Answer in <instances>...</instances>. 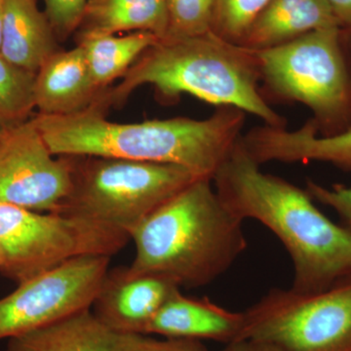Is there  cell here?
I'll return each instance as SVG.
<instances>
[{
	"label": "cell",
	"mask_w": 351,
	"mask_h": 351,
	"mask_svg": "<svg viewBox=\"0 0 351 351\" xmlns=\"http://www.w3.org/2000/svg\"><path fill=\"white\" fill-rule=\"evenodd\" d=\"M213 182L234 216L260 221L282 242L294 267L292 290L320 292L351 278V233L327 218L306 189L263 173L241 137Z\"/></svg>",
	"instance_id": "obj_1"
},
{
	"label": "cell",
	"mask_w": 351,
	"mask_h": 351,
	"mask_svg": "<svg viewBox=\"0 0 351 351\" xmlns=\"http://www.w3.org/2000/svg\"><path fill=\"white\" fill-rule=\"evenodd\" d=\"M246 112L219 107L209 119L188 117L117 123L92 104L69 115L32 119L54 156H96L174 164L213 181L242 136Z\"/></svg>",
	"instance_id": "obj_2"
},
{
	"label": "cell",
	"mask_w": 351,
	"mask_h": 351,
	"mask_svg": "<svg viewBox=\"0 0 351 351\" xmlns=\"http://www.w3.org/2000/svg\"><path fill=\"white\" fill-rule=\"evenodd\" d=\"M261 73L253 50L226 40L213 31L199 36H166L143 53L117 87L98 98L104 110L121 106L137 88L152 85L161 101L189 94L201 101L239 108L265 125L286 128V119L261 93Z\"/></svg>",
	"instance_id": "obj_3"
},
{
	"label": "cell",
	"mask_w": 351,
	"mask_h": 351,
	"mask_svg": "<svg viewBox=\"0 0 351 351\" xmlns=\"http://www.w3.org/2000/svg\"><path fill=\"white\" fill-rule=\"evenodd\" d=\"M212 182L195 180L129 232L136 246L132 269L191 289L232 267L248 246L243 221L225 206Z\"/></svg>",
	"instance_id": "obj_4"
},
{
	"label": "cell",
	"mask_w": 351,
	"mask_h": 351,
	"mask_svg": "<svg viewBox=\"0 0 351 351\" xmlns=\"http://www.w3.org/2000/svg\"><path fill=\"white\" fill-rule=\"evenodd\" d=\"M253 51L263 90L308 108L318 135L327 137L351 128V73L341 47V27L316 29Z\"/></svg>",
	"instance_id": "obj_5"
},
{
	"label": "cell",
	"mask_w": 351,
	"mask_h": 351,
	"mask_svg": "<svg viewBox=\"0 0 351 351\" xmlns=\"http://www.w3.org/2000/svg\"><path fill=\"white\" fill-rule=\"evenodd\" d=\"M71 157L73 189L57 214L99 221L128 234L156 208L201 179L174 164Z\"/></svg>",
	"instance_id": "obj_6"
},
{
	"label": "cell",
	"mask_w": 351,
	"mask_h": 351,
	"mask_svg": "<svg viewBox=\"0 0 351 351\" xmlns=\"http://www.w3.org/2000/svg\"><path fill=\"white\" fill-rule=\"evenodd\" d=\"M129 239L99 221L0 202V272L17 284L80 256L112 257Z\"/></svg>",
	"instance_id": "obj_7"
},
{
	"label": "cell",
	"mask_w": 351,
	"mask_h": 351,
	"mask_svg": "<svg viewBox=\"0 0 351 351\" xmlns=\"http://www.w3.org/2000/svg\"><path fill=\"white\" fill-rule=\"evenodd\" d=\"M243 313L239 341L282 351H351V278L307 294L272 288Z\"/></svg>",
	"instance_id": "obj_8"
},
{
	"label": "cell",
	"mask_w": 351,
	"mask_h": 351,
	"mask_svg": "<svg viewBox=\"0 0 351 351\" xmlns=\"http://www.w3.org/2000/svg\"><path fill=\"white\" fill-rule=\"evenodd\" d=\"M110 263V256H80L18 284L14 292L0 299V339L91 308Z\"/></svg>",
	"instance_id": "obj_9"
},
{
	"label": "cell",
	"mask_w": 351,
	"mask_h": 351,
	"mask_svg": "<svg viewBox=\"0 0 351 351\" xmlns=\"http://www.w3.org/2000/svg\"><path fill=\"white\" fill-rule=\"evenodd\" d=\"M73 184V157L55 158L32 119L7 127L0 143V202L57 214Z\"/></svg>",
	"instance_id": "obj_10"
},
{
	"label": "cell",
	"mask_w": 351,
	"mask_h": 351,
	"mask_svg": "<svg viewBox=\"0 0 351 351\" xmlns=\"http://www.w3.org/2000/svg\"><path fill=\"white\" fill-rule=\"evenodd\" d=\"M181 287L168 277L134 270L108 269L91 311L112 331L145 335L152 318Z\"/></svg>",
	"instance_id": "obj_11"
},
{
	"label": "cell",
	"mask_w": 351,
	"mask_h": 351,
	"mask_svg": "<svg viewBox=\"0 0 351 351\" xmlns=\"http://www.w3.org/2000/svg\"><path fill=\"white\" fill-rule=\"evenodd\" d=\"M242 144L260 165L279 162L320 161L351 171V128L336 135L318 136L313 119L294 131L286 128L254 127L241 136Z\"/></svg>",
	"instance_id": "obj_12"
},
{
	"label": "cell",
	"mask_w": 351,
	"mask_h": 351,
	"mask_svg": "<svg viewBox=\"0 0 351 351\" xmlns=\"http://www.w3.org/2000/svg\"><path fill=\"white\" fill-rule=\"evenodd\" d=\"M105 90L95 84L82 46L59 50L36 73L34 104L39 114L69 115L90 107Z\"/></svg>",
	"instance_id": "obj_13"
},
{
	"label": "cell",
	"mask_w": 351,
	"mask_h": 351,
	"mask_svg": "<svg viewBox=\"0 0 351 351\" xmlns=\"http://www.w3.org/2000/svg\"><path fill=\"white\" fill-rule=\"evenodd\" d=\"M244 321V313L228 311L207 298L186 297L179 290L152 318L145 335L213 339L228 346L239 341Z\"/></svg>",
	"instance_id": "obj_14"
},
{
	"label": "cell",
	"mask_w": 351,
	"mask_h": 351,
	"mask_svg": "<svg viewBox=\"0 0 351 351\" xmlns=\"http://www.w3.org/2000/svg\"><path fill=\"white\" fill-rule=\"evenodd\" d=\"M6 351H133V335L112 331L90 308L9 339Z\"/></svg>",
	"instance_id": "obj_15"
},
{
	"label": "cell",
	"mask_w": 351,
	"mask_h": 351,
	"mask_svg": "<svg viewBox=\"0 0 351 351\" xmlns=\"http://www.w3.org/2000/svg\"><path fill=\"white\" fill-rule=\"evenodd\" d=\"M58 51L56 34L36 0H4L2 57L18 68L36 73Z\"/></svg>",
	"instance_id": "obj_16"
},
{
	"label": "cell",
	"mask_w": 351,
	"mask_h": 351,
	"mask_svg": "<svg viewBox=\"0 0 351 351\" xmlns=\"http://www.w3.org/2000/svg\"><path fill=\"white\" fill-rule=\"evenodd\" d=\"M332 27L339 25L326 0H269L239 45L251 50L267 49L307 32Z\"/></svg>",
	"instance_id": "obj_17"
},
{
	"label": "cell",
	"mask_w": 351,
	"mask_h": 351,
	"mask_svg": "<svg viewBox=\"0 0 351 351\" xmlns=\"http://www.w3.org/2000/svg\"><path fill=\"white\" fill-rule=\"evenodd\" d=\"M82 34L149 32L162 38L169 32L165 0H88Z\"/></svg>",
	"instance_id": "obj_18"
},
{
	"label": "cell",
	"mask_w": 351,
	"mask_h": 351,
	"mask_svg": "<svg viewBox=\"0 0 351 351\" xmlns=\"http://www.w3.org/2000/svg\"><path fill=\"white\" fill-rule=\"evenodd\" d=\"M158 38L149 32H135L124 36L86 34L80 36L77 44L84 51L95 84L99 89L106 90L113 80L123 77Z\"/></svg>",
	"instance_id": "obj_19"
},
{
	"label": "cell",
	"mask_w": 351,
	"mask_h": 351,
	"mask_svg": "<svg viewBox=\"0 0 351 351\" xmlns=\"http://www.w3.org/2000/svg\"><path fill=\"white\" fill-rule=\"evenodd\" d=\"M36 73L14 66L0 55V124L5 127L27 121L34 104Z\"/></svg>",
	"instance_id": "obj_20"
},
{
	"label": "cell",
	"mask_w": 351,
	"mask_h": 351,
	"mask_svg": "<svg viewBox=\"0 0 351 351\" xmlns=\"http://www.w3.org/2000/svg\"><path fill=\"white\" fill-rule=\"evenodd\" d=\"M165 1L169 17L167 36H199L213 29L217 0Z\"/></svg>",
	"instance_id": "obj_21"
},
{
	"label": "cell",
	"mask_w": 351,
	"mask_h": 351,
	"mask_svg": "<svg viewBox=\"0 0 351 351\" xmlns=\"http://www.w3.org/2000/svg\"><path fill=\"white\" fill-rule=\"evenodd\" d=\"M269 0H217L213 31L239 45L249 27Z\"/></svg>",
	"instance_id": "obj_22"
},
{
	"label": "cell",
	"mask_w": 351,
	"mask_h": 351,
	"mask_svg": "<svg viewBox=\"0 0 351 351\" xmlns=\"http://www.w3.org/2000/svg\"><path fill=\"white\" fill-rule=\"evenodd\" d=\"M88 0H43L45 15L57 38L64 39L82 24Z\"/></svg>",
	"instance_id": "obj_23"
},
{
	"label": "cell",
	"mask_w": 351,
	"mask_h": 351,
	"mask_svg": "<svg viewBox=\"0 0 351 351\" xmlns=\"http://www.w3.org/2000/svg\"><path fill=\"white\" fill-rule=\"evenodd\" d=\"M306 191L314 201L334 210L341 219V226L351 233V186L334 184L327 188L307 180Z\"/></svg>",
	"instance_id": "obj_24"
},
{
	"label": "cell",
	"mask_w": 351,
	"mask_h": 351,
	"mask_svg": "<svg viewBox=\"0 0 351 351\" xmlns=\"http://www.w3.org/2000/svg\"><path fill=\"white\" fill-rule=\"evenodd\" d=\"M133 351H213L200 343L199 339L166 338L156 339L147 335H133ZM221 351H226L225 350Z\"/></svg>",
	"instance_id": "obj_25"
},
{
	"label": "cell",
	"mask_w": 351,
	"mask_h": 351,
	"mask_svg": "<svg viewBox=\"0 0 351 351\" xmlns=\"http://www.w3.org/2000/svg\"><path fill=\"white\" fill-rule=\"evenodd\" d=\"M341 29L351 27V0H326Z\"/></svg>",
	"instance_id": "obj_26"
},
{
	"label": "cell",
	"mask_w": 351,
	"mask_h": 351,
	"mask_svg": "<svg viewBox=\"0 0 351 351\" xmlns=\"http://www.w3.org/2000/svg\"><path fill=\"white\" fill-rule=\"evenodd\" d=\"M226 351H282L272 343L253 339H240L226 346Z\"/></svg>",
	"instance_id": "obj_27"
},
{
	"label": "cell",
	"mask_w": 351,
	"mask_h": 351,
	"mask_svg": "<svg viewBox=\"0 0 351 351\" xmlns=\"http://www.w3.org/2000/svg\"><path fill=\"white\" fill-rule=\"evenodd\" d=\"M341 41L343 55L351 73V27L348 29H341Z\"/></svg>",
	"instance_id": "obj_28"
},
{
	"label": "cell",
	"mask_w": 351,
	"mask_h": 351,
	"mask_svg": "<svg viewBox=\"0 0 351 351\" xmlns=\"http://www.w3.org/2000/svg\"><path fill=\"white\" fill-rule=\"evenodd\" d=\"M4 0H0V43H1L2 25H3Z\"/></svg>",
	"instance_id": "obj_29"
},
{
	"label": "cell",
	"mask_w": 351,
	"mask_h": 351,
	"mask_svg": "<svg viewBox=\"0 0 351 351\" xmlns=\"http://www.w3.org/2000/svg\"><path fill=\"white\" fill-rule=\"evenodd\" d=\"M6 128L7 127L1 125V124H0V143H1L2 138H3L4 133H5Z\"/></svg>",
	"instance_id": "obj_30"
},
{
	"label": "cell",
	"mask_w": 351,
	"mask_h": 351,
	"mask_svg": "<svg viewBox=\"0 0 351 351\" xmlns=\"http://www.w3.org/2000/svg\"><path fill=\"white\" fill-rule=\"evenodd\" d=\"M0 265H1V260H0Z\"/></svg>",
	"instance_id": "obj_31"
}]
</instances>
